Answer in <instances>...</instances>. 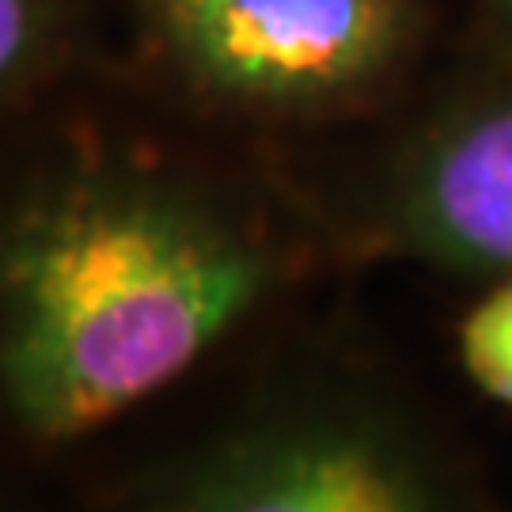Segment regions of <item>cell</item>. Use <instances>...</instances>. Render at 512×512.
<instances>
[{
  "mask_svg": "<svg viewBox=\"0 0 512 512\" xmlns=\"http://www.w3.org/2000/svg\"><path fill=\"white\" fill-rule=\"evenodd\" d=\"M274 255L205 194L73 167L0 213V399L46 444L160 395L258 308Z\"/></svg>",
  "mask_w": 512,
  "mask_h": 512,
  "instance_id": "1",
  "label": "cell"
},
{
  "mask_svg": "<svg viewBox=\"0 0 512 512\" xmlns=\"http://www.w3.org/2000/svg\"><path fill=\"white\" fill-rule=\"evenodd\" d=\"M141 512H482L448 452L357 395L266 406L175 459Z\"/></svg>",
  "mask_w": 512,
  "mask_h": 512,
  "instance_id": "2",
  "label": "cell"
},
{
  "mask_svg": "<svg viewBox=\"0 0 512 512\" xmlns=\"http://www.w3.org/2000/svg\"><path fill=\"white\" fill-rule=\"evenodd\" d=\"M164 54L247 107H327L372 88L410 35L406 0H145Z\"/></svg>",
  "mask_w": 512,
  "mask_h": 512,
  "instance_id": "3",
  "label": "cell"
},
{
  "mask_svg": "<svg viewBox=\"0 0 512 512\" xmlns=\"http://www.w3.org/2000/svg\"><path fill=\"white\" fill-rule=\"evenodd\" d=\"M387 217L406 251L459 274H512V99L444 118L395 175Z\"/></svg>",
  "mask_w": 512,
  "mask_h": 512,
  "instance_id": "4",
  "label": "cell"
},
{
  "mask_svg": "<svg viewBox=\"0 0 512 512\" xmlns=\"http://www.w3.org/2000/svg\"><path fill=\"white\" fill-rule=\"evenodd\" d=\"M463 376L490 403L512 410V274L497 277L456 330Z\"/></svg>",
  "mask_w": 512,
  "mask_h": 512,
  "instance_id": "5",
  "label": "cell"
},
{
  "mask_svg": "<svg viewBox=\"0 0 512 512\" xmlns=\"http://www.w3.org/2000/svg\"><path fill=\"white\" fill-rule=\"evenodd\" d=\"M50 35V0H0V92L16 88Z\"/></svg>",
  "mask_w": 512,
  "mask_h": 512,
  "instance_id": "6",
  "label": "cell"
},
{
  "mask_svg": "<svg viewBox=\"0 0 512 512\" xmlns=\"http://www.w3.org/2000/svg\"><path fill=\"white\" fill-rule=\"evenodd\" d=\"M497 4H501V12H505V16L512 19V0H497Z\"/></svg>",
  "mask_w": 512,
  "mask_h": 512,
  "instance_id": "7",
  "label": "cell"
}]
</instances>
